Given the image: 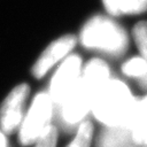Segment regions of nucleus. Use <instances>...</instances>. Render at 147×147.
Listing matches in <instances>:
<instances>
[{
  "instance_id": "obj_12",
  "label": "nucleus",
  "mask_w": 147,
  "mask_h": 147,
  "mask_svg": "<svg viewBox=\"0 0 147 147\" xmlns=\"http://www.w3.org/2000/svg\"><path fill=\"white\" fill-rule=\"evenodd\" d=\"M132 33L142 59L147 62V22L137 23L132 30Z\"/></svg>"
},
{
  "instance_id": "obj_7",
  "label": "nucleus",
  "mask_w": 147,
  "mask_h": 147,
  "mask_svg": "<svg viewBox=\"0 0 147 147\" xmlns=\"http://www.w3.org/2000/svg\"><path fill=\"white\" fill-rule=\"evenodd\" d=\"M76 45V38L67 34L49 44L46 49L41 53L39 59L32 67V75L36 78H40L47 74V71L56 64L61 59L67 56Z\"/></svg>"
},
{
  "instance_id": "obj_3",
  "label": "nucleus",
  "mask_w": 147,
  "mask_h": 147,
  "mask_svg": "<svg viewBox=\"0 0 147 147\" xmlns=\"http://www.w3.org/2000/svg\"><path fill=\"white\" fill-rule=\"evenodd\" d=\"M80 40L86 48L95 49L111 56L122 55L126 51L129 42L125 31L105 16L92 17L84 25Z\"/></svg>"
},
{
  "instance_id": "obj_17",
  "label": "nucleus",
  "mask_w": 147,
  "mask_h": 147,
  "mask_svg": "<svg viewBox=\"0 0 147 147\" xmlns=\"http://www.w3.org/2000/svg\"><path fill=\"white\" fill-rule=\"evenodd\" d=\"M0 147H6V139L1 132H0Z\"/></svg>"
},
{
  "instance_id": "obj_18",
  "label": "nucleus",
  "mask_w": 147,
  "mask_h": 147,
  "mask_svg": "<svg viewBox=\"0 0 147 147\" xmlns=\"http://www.w3.org/2000/svg\"><path fill=\"white\" fill-rule=\"evenodd\" d=\"M129 147H147V145H141V144H134L133 145H130Z\"/></svg>"
},
{
  "instance_id": "obj_5",
  "label": "nucleus",
  "mask_w": 147,
  "mask_h": 147,
  "mask_svg": "<svg viewBox=\"0 0 147 147\" xmlns=\"http://www.w3.org/2000/svg\"><path fill=\"white\" fill-rule=\"evenodd\" d=\"M82 60L74 54L68 56L53 75L49 84L48 95L53 103L61 105L69 94L80 76Z\"/></svg>"
},
{
  "instance_id": "obj_15",
  "label": "nucleus",
  "mask_w": 147,
  "mask_h": 147,
  "mask_svg": "<svg viewBox=\"0 0 147 147\" xmlns=\"http://www.w3.org/2000/svg\"><path fill=\"white\" fill-rule=\"evenodd\" d=\"M106 9L111 15H119L121 14V2L122 0H102Z\"/></svg>"
},
{
  "instance_id": "obj_1",
  "label": "nucleus",
  "mask_w": 147,
  "mask_h": 147,
  "mask_svg": "<svg viewBox=\"0 0 147 147\" xmlns=\"http://www.w3.org/2000/svg\"><path fill=\"white\" fill-rule=\"evenodd\" d=\"M109 79L108 65L99 59H93L84 67L78 80L60 105L61 121L67 126H74L92 110L94 99Z\"/></svg>"
},
{
  "instance_id": "obj_2",
  "label": "nucleus",
  "mask_w": 147,
  "mask_h": 147,
  "mask_svg": "<svg viewBox=\"0 0 147 147\" xmlns=\"http://www.w3.org/2000/svg\"><path fill=\"white\" fill-rule=\"evenodd\" d=\"M137 101L123 82L108 79L98 92L92 111L106 126H129Z\"/></svg>"
},
{
  "instance_id": "obj_9",
  "label": "nucleus",
  "mask_w": 147,
  "mask_h": 147,
  "mask_svg": "<svg viewBox=\"0 0 147 147\" xmlns=\"http://www.w3.org/2000/svg\"><path fill=\"white\" fill-rule=\"evenodd\" d=\"M129 126L133 142L147 145V96L137 101Z\"/></svg>"
},
{
  "instance_id": "obj_8",
  "label": "nucleus",
  "mask_w": 147,
  "mask_h": 147,
  "mask_svg": "<svg viewBox=\"0 0 147 147\" xmlns=\"http://www.w3.org/2000/svg\"><path fill=\"white\" fill-rule=\"evenodd\" d=\"M133 144L129 126H107L96 140V147H129Z\"/></svg>"
},
{
  "instance_id": "obj_4",
  "label": "nucleus",
  "mask_w": 147,
  "mask_h": 147,
  "mask_svg": "<svg viewBox=\"0 0 147 147\" xmlns=\"http://www.w3.org/2000/svg\"><path fill=\"white\" fill-rule=\"evenodd\" d=\"M53 102L48 93H39L34 96L25 118L21 123L20 141L24 146L36 142L49 126Z\"/></svg>"
},
{
  "instance_id": "obj_10",
  "label": "nucleus",
  "mask_w": 147,
  "mask_h": 147,
  "mask_svg": "<svg viewBox=\"0 0 147 147\" xmlns=\"http://www.w3.org/2000/svg\"><path fill=\"white\" fill-rule=\"evenodd\" d=\"M92 134H93L92 124L88 121H85L79 124V127L77 130L74 140L67 147H90Z\"/></svg>"
},
{
  "instance_id": "obj_16",
  "label": "nucleus",
  "mask_w": 147,
  "mask_h": 147,
  "mask_svg": "<svg viewBox=\"0 0 147 147\" xmlns=\"http://www.w3.org/2000/svg\"><path fill=\"white\" fill-rule=\"evenodd\" d=\"M139 84H140L141 88H142V90H145V91L147 92V74H146L144 77L139 78Z\"/></svg>"
},
{
  "instance_id": "obj_6",
  "label": "nucleus",
  "mask_w": 147,
  "mask_h": 147,
  "mask_svg": "<svg viewBox=\"0 0 147 147\" xmlns=\"http://www.w3.org/2000/svg\"><path fill=\"white\" fill-rule=\"evenodd\" d=\"M29 94V86L26 84L17 85L13 88L0 108V124L5 132L11 133L22 123L23 106Z\"/></svg>"
},
{
  "instance_id": "obj_14",
  "label": "nucleus",
  "mask_w": 147,
  "mask_h": 147,
  "mask_svg": "<svg viewBox=\"0 0 147 147\" xmlns=\"http://www.w3.org/2000/svg\"><path fill=\"white\" fill-rule=\"evenodd\" d=\"M36 142V147H55L56 129L49 125Z\"/></svg>"
},
{
  "instance_id": "obj_13",
  "label": "nucleus",
  "mask_w": 147,
  "mask_h": 147,
  "mask_svg": "<svg viewBox=\"0 0 147 147\" xmlns=\"http://www.w3.org/2000/svg\"><path fill=\"white\" fill-rule=\"evenodd\" d=\"M147 9V0H122L121 14H140Z\"/></svg>"
},
{
  "instance_id": "obj_11",
  "label": "nucleus",
  "mask_w": 147,
  "mask_h": 147,
  "mask_svg": "<svg viewBox=\"0 0 147 147\" xmlns=\"http://www.w3.org/2000/svg\"><path fill=\"white\" fill-rule=\"evenodd\" d=\"M122 71L126 76L141 78L147 74V62L141 57H132L123 64Z\"/></svg>"
}]
</instances>
